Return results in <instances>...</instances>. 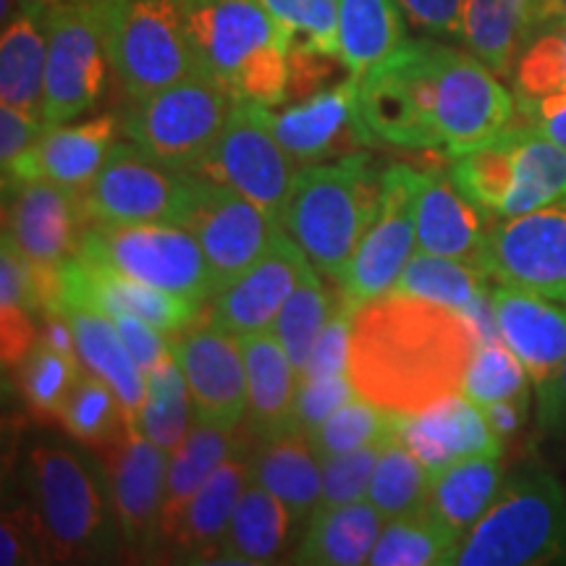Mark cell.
Listing matches in <instances>:
<instances>
[{"label": "cell", "instance_id": "obj_1", "mask_svg": "<svg viewBox=\"0 0 566 566\" xmlns=\"http://www.w3.org/2000/svg\"><path fill=\"white\" fill-rule=\"evenodd\" d=\"M480 338L462 310L394 289L354 310L349 378L363 399L388 412H420L462 394Z\"/></svg>", "mask_w": 566, "mask_h": 566}, {"label": "cell", "instance_id": "obj_2", "mask_svg": "<svg viewBox=\"0 0 566 566\" xmlns=\"http://www.w3.org/2000/svg\"><path fill=\"white\" fill-rule=\"evenodd\" d=\"M184 17L197 74L233 101H286L292 38L260 0H184Z\"/></svg>", "mask_w": 566, "mask_h": 566}, {"label": "cell", "instance_id": "obj_3", "mask_svg": "<svg viewBox=\"0 0 566 566\" xmlns=\"http://www.w3.org/2000/svg\"><path fill=\"white\" fill-rule=\"evenodd\" d=\"M384 174L367 153L304 166L281 212V229L317 271L342 283L380 208Z\"/></svg>", "mask_w": 566, "mask_h": 566}, {"label": "cell", "instance_id": "obj_4", "mask_svg": "<svg viewBox=\"0 0 566 566\" xmlns=\"http://www.w3.org/2000/svg\"><path fill=\"white\" fill-rule=\"evenodd\" d=\"M566 556V488L546 470L509 478L499 499L470 530L462 566H533Z\"/></svg>", "mask_w": 566, "mask_h": 566}, {"label": "cell", "instance_id": "obj_5", "mask_svg": "<svg viewBox=\"0 0 566 566\" xmlns=\"http://www.w3.org/2000/svg\"><path fill=\"white\" fill-rule=\"evenodd\" d=\"M30 509L51 562L71 564L111 548L103 483L87 459L61 446H38L27 467Z\"/></svg>", "mask_w": 566, "mask_h": 566}, {"label": "cell", "instance_id": "obj_6", "mask_svg": "<svg viewBox=\"0 0 566 566\" xmlns=\"http://www.w3.org/2000/svg\"><path fill=\"white\" fill-rule=\"evenodd\" d=\"M438 53L441 42L405 40L357 80V118L367 142L428 150L438 129Z\"/></svg>", "mask_w": 566, "mask_h": 566}, {"label": "cell", "instance_id": "obj_7", "mask_svg": "<svg viewBox=\"0 0 566 566\" xmlns=\"http://www.w3.org/2000/svg\"><path fill=\"white\" fill-rule=\"evenodd\" d=\"M233 97L192 74L132 101L124 134L147 158L176 174H200L233 111Z\"/></svg>", "mask_w": 566, "mask_h": 566}, {"label": "cell", "instance_id": "obj_8", "mask_svg": "<svg viewBox=\"0 0 566 566\" xmlns=\"http://www.w3.org/2000/svg\"><path fill=\"white\" fill-rule=\"evenodd\" d=\"M111 69L132 101L197 74L184 0H103Z\"/></svg>", "mask_w": 566, "mask_h": 566}, {"label": "cell", "instance_id": "obj_9", "mask_svg": "<svg viewBox=\"0 0 566 566\" xmlns=\"http://www.w3.org/2000/svg\"><path fill=\"white\" fill-rule=\"evenodd\" d=\"M80 258L166 289L202 307L212 296L208 258L195 233L181 226L92 223L84 231Z\"/></svg>", "mask_w": 566, "mask_h": 566}, {"label": "cell", "instance_id": "obj_10", "mask_svg": "<svg viewBox=\"0 0 566 566\" xmlns=\"http://www.w3.org/2000/svg\"><path fill=\"white\" fill-rule=\"evenodd\" d=\"M48 71L42 118L63 126L101 101L108 74L103 0H69L45 19Z\"/></svg>", "mask_w": 566, "mask_h": 566}, {"label": "cell", "instance_id": "obj_11", "mask_svg": "<svg viewBox=\"0 0 566 566\" xmlns=\"http://www.w3.org/2000/svg\"><path fill=\"white\" fill-rule=\"evenodd\" d=\"M181 229L192 231L210 265L212 294L250 271L271 250L281 223L229 184L189 174V202Z\"/></svg>", "mask_w": 566, "mask_h": 566}, {"label": "cell", "instance_id": "obj_12", "mask_svg": "<svg viewBox=\"0 0 566 566\" xmlns=\"http://www.w3.org/2000/svg\"><path fill=\"white\" fill-rule=\"evenodd\" d=\"M300 171V160L275 139L268 124V105L252 101L233 103L221 137L200 168L202 176L229 184L273 221H281Z\"/></svg>", "mask_w": 566, "mask_h": 566}, {"label": "cell", "instance_id": "obj_13", "mask_svg": "<svg viewBox=\"0 0 566 566\" xmlns=\"http://www.w3.org/2000/svg\"><path fill=\"white\" fill-rule=\"evenodd\" d=\"M82 202L90 226H181L189 202V174L168 171L134 142H116L101 174L82 192Z\"/></svg>", "mask_w": 566, "mask_h": 566}, {"label": "cell", "instance_id": "obj_14", "mask_svg": "<svg viewBox=\"0 0 566 566\" xmlns=\"http://www.w3.org/2000/svg\"><path fill=\"white\" fill-rule=\"evenodd\" d=\"M417 192H420V171L405 163H396L384 171L378 216L367 229L344 281L338 283V292L352 310L394 292L409 260L415 258Z\"/></svg>", "mask_w": 566, "mask_h": 566}, {"label": "cell", "instance_id": "obj_15", "mask_svg": "<svg viewBox=\"0 0 566 566\" xmlns=\"http://www.w3.org/2000/svg\"><path fill=\"white\" fill-rule=\"evenodd\" d=\"M485 273L501 286L566 302V200L488 226Z\"/></svg>", "mask_w": 566, "mask_h": 566}, {"label": "cell", "instance_id": "obj_16", "mask_svg": "<svg viewBox=\"0 0 566 566\" xmlns=\"http://www.w3.org/2000/svg\"><path fill=\"white\" fill-rule=\"evenodd\" d=\"M436 113L443 147L454 158L504 134L516 118V103L478 55L441 45Z\"/></svg>", "mask_w": 566, "mask_h": 566}, {"label": "cell", "instance_id": "obj_17", "mask_svg": "<svg viewBox=\"0 0 566 566\" xmlns=\"http://www.w3.org/2000/svg\"><path fill=\"white\" fill-rule=\"evenodd\" d=\"M3 237L32 263L61 268L80 254L90 229L82 192L45 179L3 181Z\"/></svg>", "mask_w": 566, "mask_h": 566}, {"label": "cell", "instance_id": "obj_18", "mask_svg": "<svg viewBox=\"0 0 566 566\" xmlns=\"http://www.w3.org/2000/svg\"><path fill=\"white\" fill-rule=\"evenodd\" d=\"M171 338V352L187 378L195 420L237 428L247 420V370L239 336L197 317Z\"/></svg>", "mask_w": 566, "mask_h": 566}, {"label": "cell", "instance_id": "obj_19", "mask_svg": "<svg viewBox=\"0 0 566 566\" xmlns=\"http://www.w3.org/2000/svg\"><path fill=\"white\" fill-rule=\"evenodd\" d=\"M310 268L302 247L281 229L271 250L250 271L205 302L202 317L233 336L268 331Z\"/></svg>", "mask_w": 566, "mask_h": 566}, {"label": "cell", "instance_id": "obj_20", "mask_svg": "<svg viewBox=\"0 0 566 566\" xmlns=\"http://www.w3.org/2000/svg\"><path fill=\"white\" fill-rule=\"evenodd\" d=\"M97 451L105 464L111 504L122 537L132 548L153 546L158 541L171 454L142 430H132L118 443Z\"/></svg>", "mask_w": 566, "mask_h": 566}, {"label": "cell", "instance_id": "obj_21", "mask_svg": "<svg viewBox=\"0 0 566 566\" xmlns=\"http://www.w3.org/2000/svg\"><path fill=\"white\" fill-rule=\"evenodd\" d=\"M396 441L405 443L430 475L462 459L501 457L504 451V438L464 394L443 396L420 412L396 415Z\"/></svg>", "mask_w": 566, "mask_h": 566}, {"label": "cell", "instance_id": "obj_22", "mask_svg": "<svg viewBox=\"0 0 566 566\" xmlns=\"http://www.w3.org/2000/svg\"><path fill=\"white\" fill-rule=\"evenodd\" d=\"M275 139L304 166L317 160L344 158L357 147L370 145L357 118V76L317 92L281 113L268 111Z\"/></svg>", "mask_w": 566, "mask_h": 566}, {"label": "cell", "instance_id": "obj_23", "mask_svg": "<svg viewBox=\"0 0 566 566\" xmlns=\"http://www.w3.org/2000/svg\"><path fill=\"white\" fill-rule=\"evenodd\" d=\"M488 218L457 187L451 174L420 171L417 192V250L459 260L485 271Z\"/></svg>", "mask_w": 566, "mask_h": 566}, {"label": "cell", "instance_id": "obj_24", "mask_svg": "<svg viewBox=\"0 0 566 566\" xmlns=\"http://www.w3.org/2000/svg\"><path fill=\"white\" fill-rule=\"evenodd\" d=\"M495 328L541 386L566 359V302H554L495 283L491 289Z\"/></svg>", "mask_w": 566, "mask_h": 566}, {"label": "cell", "instance_id": "obj_25", "mask_svg": "<svg viewBox=\"0 0 566 566\" xmlns=\"http://www.w3.org/2000/svg\"><path fill=\"white\" fill-rule=\"evenodd\" d=\"M116 132L118 122L113 113L84 124L51 126L45 137L3 174V181L45 179L84 192L116 147Z\"/></svg>", "mask_w": 566, "mask_h": 566}, {"label": "cell", "instance_id": "obj_26", "mask_svg": "<svg viewBox=\"0 0 566 566\" xmlns=\"http://www.w3.org/2000/svg\"><path fill=\"white\" fill-rule=\"evenodd\" d=\"M247 370V428L258 441L292 433L300 373L271 328L239 336Z\"/></svg>", "mask_w": 566, "mask_h": 566}, {"label": "cell", "instance_id": "obj_27", "mask_svg": "<svg viewBox=\"0 0 566 566\" xmlns=\"http://www.w3.org/2000/svg\"><path fill=\"white\" fill-rule=\"evenodd\" d=\"M558 13V0H464L462 42L495 74L512 76L522 48Z\"/></svg>", "mask_w": 566, "mask_h": 566}, {"label": "cell", "instance_id": "obj_28", "mask_svg": "<svg viewBox=\"0 0 566 566\" xmlns=\"http://www.w3.org/2000/svg\"><path fill=\"white\" fill-rule=\"evenodd\" d=\"M252 483V449L250 443L226 459L205 485L192 495L184 512L160 543H171L179 554L216 556L226 530L231 525L233 509Z\"/></svg>", "mask_w": 566, "mask_h": 566}, {"label": "cell", "instance_id": "obj_29", "mask_svg": "<svg viewBox=\"0 0 566 566\" xmlns=\"http://www.w3.org/2000/svg\"><path fill=\"white\" fill-rule=\"evenodd\" d=\"M63 315L74 328L76 354H80L82 365L90 373L101 375L105 384H111L137 428L139 412L147 399V373L132 357L129 346L116 331V323L103 310L90 307V304H71L63 310Z\"/></svg>", "mask_w": 566, "mask_h": 566}, {"label": "cell", "instance_id": "obj_30", "mask_svg": "<svg viewBox=\"0 0 566 566\" xmlns=\"http://www.w3.org/2000/svg\"><path fill=\"white\" fill-rule=\"evenodd\" d=\"M252 483L271 491L294 516L304 522L321 506L323 470L304 430H292L252 449Z\"/></svg>", "mask_w": 566, "mask_h": 566}, {"label": "cell", "instance_id": "obj_31", "mask_svg": "<svg viewBox=\"0 0 566 566\" xmlns=\"http://www.w3.org/2000/svg\"><path fill=\"white\" fill-rule=\"evenodd\" d=\"M384 514L370 501L354 504L317 506L307 520L302 546L294 564L310 566H357L370 562L375 543L384 533Z\"/></svg>", "mask_w": 566, "mask_h": 566}, {"label": "cell", "instance_id": "obj_32", "mask_svg": "<svg viewBox=\"0 0 566 566\" xmlns=\"http://www.w3.org/2000/svg\"><path fill=\"white\" fill-rule=\"evenodd\" d=\"M491 275L480 268H472L459 260L441 258V254L415 252L409 265L401 273L396 292L422 296V300L462 310L475 321L480 331L495 328L491 307Z\"/></svg>", "mask_w": 566, "mask_h": 566}, {"label": "cell", "instance_id": "obj_33", "mask_svg": "<svg viewBox=\"0 0 566 566\" xmlns=\"http://www.w3.org/2000/svg\"><path fill=\"white\" fill-rule=\"evenodd\" d=\"M296 525L292 512L263 485L250 483L233 509L216 562L223 564H271L286 551Z\"/></svg>", "mask_w": 566, "mask_h": 566}, {"label": "cell", "instance_id": "obj_34", "mask_svg": "<svg viewBox=\"0 0 566 566\" xmlns=\"http://www.w3.org/2000/svg\"><path fill=\"white\" fill-rule=\"evenodd\" d=\"M504 483L501 457L462 459L430 475L428 512L457 535L467 537L499 499Z\"/></svg>", "mask_w": 566, "mask_h": 566}, {"label": "cell", "instance_id": "obj_35", "mask_svg": "<svg viewBox=\"0 0 566 566\" xmlns=\"http://www.w3.org/2000/svg\"><path fill=\"white\" fill-rule=\"evenodd\" d=\"M48 71L45 19L17 11L0 38V101L11 108L42 116Z\"/></svg>", "mask_w": 566, "mask_h": 566}, {"label": "cell", "instance_id": "obj_36", "mask_svg": "<svg viewBox=\"0 0 566 566\" xmlns=\"http://www.w3.org/2000/svg\"><path fill=\"white\" fill-rule=\"evenodd\" d=\"M247 436H239L237 428H218V424L195 420L192 430H189L179 449L171 454V462H168L166 501H163L160 512L158 541L171 530L176 516H179L184 512V506L192 501V495L205 485V480H208L233 451H239L242 446L250 443Z\"/></svg>", "mask_w": 566, "mask_h": 566}, {"label": "cell", "instance_id": "obj_37", "mask_svg": "<svg viewBox=\"0 0 566 566\" xmlns=\"http://www.w3.org/2000/svg\"><path fill=\"white\" fill-rule=\"evenodd\" d=\"M336 9L342 63L357 80L407 40L399 0H336Z\"/></svg>", "mask_w": 566, "mask_h": 566}, {"label": "cell", "instance_id": "obj_38", "mask_svg": "<svg viewBox=\"0 0 566 566\" xmlns=\"http://www.w3.org/2000/svg\"><path fill=\"white\" fill-rule=\"evenodd\" d=\"M464 537L424 509L420 514L388 520L370 556L373 566L457 564Z\"/></svg>", "mask_w": 566, "mask_h": 566}, {"label": "cell", "instance_id": "obj_39", "mask_svg": "<svg viewBox=\"0 0 566 566\" xmlns=\"http://www.w3.org/2000/svg\"><path fill=\"white\" fill-rule=\"evenodd\" d=\"M59 422H63V428L76 441L92 446V449H105L137 430L111 384H105L101 375L90 373L87 367H82L80 380L71 388Z\"/></svg>", "mask_w": 566, "mask_h": 566}, {"label": "cell", "instance_id": "obj_40", "mask_svg": "<svg viewBox=\"0 0 566 566\" xmlns=\"http://www.w3.org/2000/svg\"><path fill=\"white\" fill-rule=\"evenodd\" d=\"M192 396L176 357H166L158 367L147 373V399L142 407L137 430L155 441L168 454L179 449L192 430Z\"/></svg>", "mask_w": 566, "mask_h": 566}, {"label": "cell", "instance_id": "obj_41", "mask_svg": "<svg viewBox=\"0 0 566 566\" xmlns=\"http://www.w3.org/2000/svg\"><path fill=\"white\" fill-rule=\"evenodd\" d=\"M342 292H325L321 279H317L315 268H310L302 275L300 286L294 289L286 304L281 307V313L275 315L271 331L279 336L289 357L296 367V373H302L304 363H307L310 352L317 342V336L323 334L325 323L331 321V315L336 313Z\"/></svg>", "mask_w": 566, "mask_h": 566}, {"label": "cell", "instance_id": "obj_42", "mask_svg": "<svg viewBox=\"0 0 566 566\" xmlns=\"http://www.w3.org/2000/svg\"><path fill=\"white\" fill-rule=\"evenodd\" d=\"M430 472L401 441H388L380 451L378 467L367 491V501L384 514V520L412 516L428 509Z\"/></svg>", "mask_w": 566, "mask_h": 566}, {"label": "cell", "instance_id": "obj_43", "mask_svg": "<svg viewBox=\"0 0 566 566\" xmlns=\"http://www.w3.org/2000/svg\"><path fill=\"white\" fill-rule=\"evenodd\" d=\"M317 462L323 459L349 454V451L365 449V446L388 443L396 438V415L388 409L373 405V401L354 396L323 424L307 433Z\"/></svg>", "mask_w": 566, "mask_h": 566}, {"label": "cell", "instance_id": "obj_44", "mask_svg": "<svg viewBox=\"0 0 566 566\" xmlns=\"http://www.w3.org/2000/svg\"><path fill=\"white\" fill-rule=\"evenodd\" d=\"M516 101L566 95V17L558 13L533 34L512 69Z\"/></svg>", "mask_w": 566, "mask_h": 566}, {"label": "cell", "instance_id": "obj_45", "mask_svg": "<svg viewBox=\"0 0 566 566\" xmlns=\"http://www.w3.org/2000/svg\"><path fill=\"white\" fill-rule=\"evenodd\" d=\"M292 38V59L342 61L336 0H260Z\"/></svg>", "mask_w": 566, "mask_h": 566}, {"label": "cell", "instance_id": "obj_46", "mask_svg": "<svg viewBox=\"0 0 566 566\" xmlns=\"http://www.w3.org/2000/svg\"><path fill=\"white\" fill-rule=\"evenodd\" d=\"M527 367L504 338H480L467 367L462 394L483 409L499 401H527Z\"/></svg>", "mask_w": 566, "mask_h": 566}, {"label": "cell", "instance_id": "obj_47", "mask_svg": "<svg viewBox=\"0 0 566 566\" xmlns=\"http://www.w3.org/2000/svg\"><path fill=\"white\" fill-rule=\"evenodd\" d=\"M82 367L80 359L66 357L42 338L34 344L30 357L21 363L19 380L27 405L40 420H61V409L66 405L71 388L80 380Z\"/></svg>", "mask_w": 566, "mask_h": 566}, {"label": "cell", "instance_id": "obj_48", "mask_svg": "<svg viewBox=\"0 0 566 566\" xmlns=\"http://www.w3.org/2000/svg\"><path fill=\"white\" fill-rule=\"evenodd\" d=\"M386 443L365 446V449L349 451V454H338L331 459H323V495L321 506H344L363 501L367 491H370L375 467H378L380 451Z\"/></svg>", "mask_w": 566, "mask_h": 566}, {"label": "cell", "instance_id": "obj_49", "mask_svg": "<svg viewBox=\"0 0 566 566\" xmlns=\"http://www.w3.org/2000/svg\"><path fill=\"white\" fill-rule=\"evenodd\" d=\"M357 394L349 373L323 375V378L300 380L294 399V420L296 428L310 433L317 424H323L331 415L338 412L344 405H349Z\"/></svg>", "mask_w": 566, "mask_h": 566}, {"label": "cell", "instance_id": "obj_50", "mask_svg": "<svg viewBox=\"0 0 566 566\" xmlns=\"http://www.w3.org/2000/svg\"><path fill=\"white\" fill-rule=\"evenodd\" d=\"M352 321H354V310L344 302V296H342V300H338L336 313L331 315V321L325 323L323 334L317 336L313 352H310L307 363H304V367H302L300 380L349 373Z\"/></svg>", "mask_w": 566, "mask_h": 566}, {"label": "cell", "instance_id": "obj_51", "mask_svg": "<svg viewBox=\"0 0 566 566\" xmlns=\"http://www.w3.org/2000/svg\"><path fill=\"white\" fill-rule=\"evenodd\" d=\"M40 562H51V558H48L32 509H17L6 514L0 525V564L24 566Z\"/></svg>", "mask_w": 566, "mask_h": 566}, {"label": "cell", "instance_id": "obj_52", "mask_svg": "<svg viewBox=\"0 0 566 566\" xmlns=\"http://www.w3.org/2000/svg\"><path fill=\"white\" fill-rule=\"evenodd\" d=\"M48 129H51V126L45 124L42 116L3 105V108H0V163H3V174L11 171V168L17 166L42 137H45Z\"/></svg>", "mask_w": 566, "mask_h": 566}, {"label": "cell", "instance_id": "obj_53", "mask_svg": "<svg viewBox=\"0 0 566 566\" xmlns=\"http://www.w3.org/2000/svg\"><path fill=\"white\" fill-rule=\"evenodd\" d=\"M116 323V331L122 334L124 344L129 346L132 357L137 359V365L145 373H150L153 367H158L163 359L171 357V338L163 334L160 328H155L153 323L142 321L137 315L129 313H113L108 315Z\"/></svg>", "mask_w": 566, "mask_h": 566}, {"label": "cell", "instance_id": "obj_54", "mask_svg": "<svg viewBox=\"0 0 566 566\" xmlns=\"http://www.w3.org/2000/svg\"><path fill=\"white\" fill-rule=\"evenodd\" d=\"M417 30L433 38L462 40L464 0H399Z\"/></svg>", "mask_w": 566, "mask_h": 566}, {"label": "cell", "instance_id": "obj_55", "mask_svg": "<svg viewBox=\"0 0 566 566\" xmlns=\"http://www.w3.org/2000/svg\"><path fill=\"white\" fill-rule=\"evenodd\" d=\"M0 344H3V365L17 367L30 357L34 349V325L32 313L24 307L0 304Z\"/></svg>", "mask_w": 566, "mask_h": 566}, {"label": "cell", "instance_id": "obj_56", "mask_svg": "<svg viewBox=\"0 0 566 566\" xmlns=\"http://www.w3.org/2000/svg\"><path fill=\"white\" fill-rule=\"evenodd\" d=\"M520 103L522 124L548 137L566 150V95L543 97V101H516Z\"/></svg>", "mask_w": 566, "mask_h": 566}, {"label": "cell", "instance_id": "obj_57", "mask_svg": "<svg viewBox=\"0 0 566 566\" xmlns=\"http://www.w3.org/2000/svg\"><path fill=\"white\" fill-rule=\"evenodd\" d=\"M537 388V420L551 433L566 430V359L558 370Z\"/></svg>", "mask_w": 566, "mask_h": 566}, {"label": "cell", "instance_id": "obj_58", "mask_svg": "<svg viewBox=\"0 0 566 566\" xmlns=\"http://www.w3.org/2000/svg\"><path fill=\"white\" fill-rule=\"evenodd\" d=\"M525 405L527 401H499V405L483 407V412L495 433H499L501 438H506L520 430L522 417H525Z\"/></svg>", "mask_w": 566, "mask_h": 566}, {"label": "cell", "instance_id": "obj_59", "mask_svg": "<svg viewBox=\"0 0 566 566\" xmlns=\"http://www.w3.org/2000/svg\"><path fill=\"white\" fill-rule=\"evenodd\" d=\"M61 3H69V0H17V6L21 11L34 13V17H42V19H48V13H51L53 9H59Z\"/></svg>", "mask_w": 566, "mask_h": 566}, {"label": "cell", "instance_id": "obj_60", "mask_svg": "<svg viewBox=\"0 0 566 566\" xmlns=\"http://www.w3.org/2000/svg\"><path fill=\"white\" fill-rule=\"evenodd\" d=\"M558 11H562L566 17V0H558Z\"/></svg>", "mask_w": 566, "mask_h": 566}]
</instances>
